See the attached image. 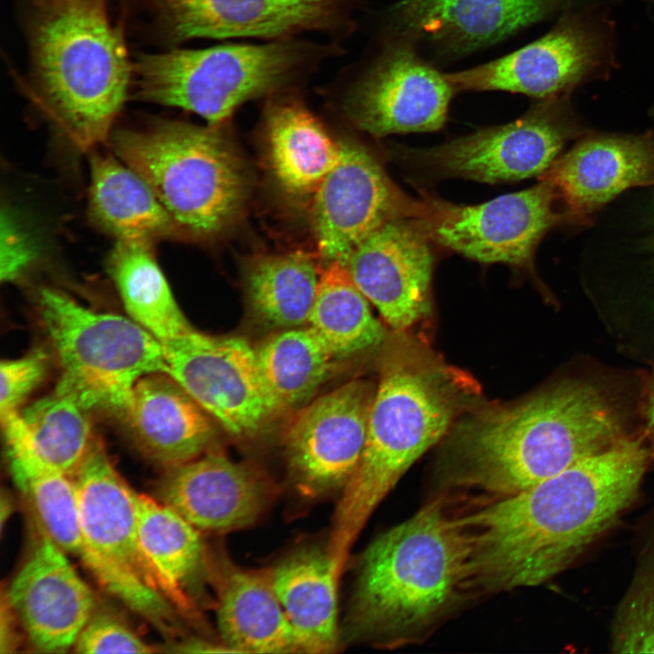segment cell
Here are the masks:
<instances>
[{"mask_svg": "<svg viewBox=\"0 0 654 654\" xmlns=\"http://www.w3.org/2000/svg\"><path fill=\"white\" fill-rule=\"evenodd\" d=\"M650 451L622 437L516 494L459 517L470 545L471 587L540 585L568 568L637 498Z\"/></svg>", "mask_w": 654, "mask_h": 654, "instance_id": "1", "label": "cell"}, {"mask_svg": "<svg viewBox=\"0 0 654 654\" xmlns=\"http://www.w3.org/2000/svg\"><path fill=\"white\" fill-rule=\"evenodd\" d=\"M441 456L452 486L503 498L526 490L623 437L619 413L585 382H565L523 401L455 421Z\"/></svg>", "mask_w": 654, "mask_h": 654, "instance_id": "2", "label": "cell"}, {"mask_svg": "<svg viewBox=\"0 0 654 654\" xmlns=\"http://www.w3.org/2000/svg\"><path fill=\"white\" fill-rule=\"evenodd\" d=\"M478 392L462 371L400 336L382 359L361 461L342 490L327 550L338 567L400 478L445 436Z\"/></svg>", "mask_w": 654, "mask_h": 654, "instance_id": "3", "label": "cell"}, {"mask_svg": "<svg viewBox=\"0 0 654 654\" xmlns=\"http://www.w3.org/2000/svg\"><path fill=\"white\" fill-rule=\"evenodd\" d=\"M470 545L437 499L364 550L346 618L350 640L397 646L414 639L470 586Z\"/></svg>", "mask_w": 654, "mask_h": 654, "instance_id": "4", "label": "cell"}, {"mask_svg": "<svg viewBox=\"0 0 654 654\" xmlns=\"http://www.w3.org/2000/svg\"><path fill=\"white\" fill-rule=\"evenodd\" d=\"M34 95L83 151L106 143L133 66L105 0H39L30 34Z\"/></svg>", "mask_w": 654, "mask_h": 654, "instance_id": "5", "label": "cell"}, {"mask_svg": "<svg viewBox=\"0 0 654 654\" xmlns=\"http://www.w3.org/2000/svg\"><path fill=\"white\" fill-rule=\"evenodd\" d=\"M109 142L118 158L154 193L178 240L211 241L240 218L247 199V173L218 126L158 120L114 131Z\"/></svg>", "mask_w": 654, "mask_h": 654, "instance_id": "6", "label": "cell"}, {"mask_svg": "<svg viewBox=\"0 0 654 654\" xmlns=\"http://www.w3.org/2000/svg\"><path fill=\"white\" fill-rule=\"evenodd\" d=\"M321 53L312 45L281 40L144 54L133 66L134 94L218 126L243 103L296 80Z\"/></svg>", "mask_w": 654, "mask_h": 654, "instance_id": "7", "label": "cell"}, {"mask_svg": "<svg viewBox=\"0 0 654 654\" xmlns=\"http://www.w3.org/2000/svg\"><path fill=\"white\" fill-rule=\"evenodd\" d=\"M38 307L62 370L55 390L86 411L120 414L140 379L168 372L163 344L130 317L93 311L50 288L39 292Z\"/></svg>", "mask_w": 654, "mask_h": 654, "instance_id": "8", "label": "cell"}, {"mask_svg": "<svg viewBox=\"0 0 654 654\" xmlns=\"http://www.w3.org/2000/svg\"><path fill=\"white\" fill-rule=\"evenodd\" d=\"M73 479L84 541L78 558L108 593L138 614L151 613L157 590L166 593L140 542L136 492L97 440Z\"/></svg>", "mask_w": 654, "mask_h": 654, "instance_id": "9", "label": "cell"}, {"mask_svg": "<svg viewBox=\"0 0 654 654\" xmlns=\"http://www.w3.org/2000/svg\"><path fill=\"white\" fill-rule=\"evenodd\" d=\"M557 201L553 185L542 177L528 189L475 205L426 197L416 220L431 240L472 260L529 267L545 233L568 222Z\"/></svg>", "mask_w": 654, "mask_h": 654, "instance_id": "10", "label": "cell"}, {"mask_svg": "<svg viewBox=\"0 0 654 654\" xmlns=\"http://www.w3.org/2000/svg\"><path fill=\"white\" fill-rule=\"evenodd\" d=\"M163 346L168 373L233 437H254L279 414L246 340L193 328Z\"/></svg>", "mask_w": 654, "mask_h": 654, "instance_id": "11", "label": "cell"}, {"mask_svg": "<svg viewBox=\"0 0 654 654\" xmlns=\"http://www.w3.org/2000/svg\"><path fill=\"white\" fill-rule=\"evenodd\" d=\"M317 247L327 264H346L355 248L396 219L418 218L422 201L404 194L362 145L342 141L335 165L312 200Z\"/></svg>", "mask_w": 654, "mask_h": 654, "instance_id": "12", "label": "cell"}, {"mask_svg": "<svg viewBox=\"0 0 654 654\" xmlns=\"http://www.w3.org/2000/svg\"><path fill=\"white\" fill-rule=\"evenodd\" d=\"M579 130L552 99L522 117L444 144L413 151L438 174L496 183L544 174Z\"/></svg>", "mask_w": 654, "mask_h": 654, "instance_id": "13", "label": "cell"}, {"mask_svg": "<svg viewBox=\"0 0 654 654\" xmlns=\"http://www.w3.org/2000/svg\"><path fill=\"white\" fill-rule=\"evenodd\" d=\"M375 388L352 381L297 410L284 436L292 482L305 498L343 490L363 452Z\"/></svg>", "mask_w": 654, "mask_h": 654, "instance_id": "14", "label": "cell"}, {"mask_svg": "<svg viewBox=\"0 0 654 654\" xmlns=\"http://www.w3.org/2000/svg\"><path fill=\"white\" fill-rule=\"evenodd\" d=\"M455 93L445 73L409 43H399L353 84L345 109L359 129L373 136L431 132L444 125Z\"/></svg>", "mask_w": 654, "mask_h": 654, "instance_id": "15", "label": "cell"}, {"mask_svg": "<svg viewBox=\"0 0 654 654\" xmlns=\"http://www.w3.org/2000/svg\"><path fill=\"white\" fill-rule=\"evenodd\" d=\"M430 241L416 219L392 220L362 242L345 264L360 291L398 332L430 312Z\"/></svg>", "mask_w": 654, "mask_h": 654, "instance_id": "16", "label": "cell"}, {"mask_svg": "<svg viewBox=\"0 0 654 654\" xmlns=\"http://www.w3.org/2000/svg\"><path fill=\"white\" fill-rule=\"evenodd\" d=\"M167 35L282 38L349 22L348 0H155Z\"/></svg>", "mask_w": 654, "mask_h": 654, "instance_id": "17", "label": "cell"}, {"mask_svg": "<svg viewBox=\"0 0 654 654\" xmlns=\"http://www.w3.org/2000/svg\"><path fill=\"white\" fill-rule=\"evenodd\" d=\"M5 597L36 650L67 651L94 612V596L66 553L44 532Z\"/></svg>", "mask_w": 654, "mask_h": 654, "instance_id": "18", "label": "cell"}, {"mask_svg": "<svg viewBox=\"0 0 654 654\" xmlns=\"http://www.w3.org/2000/svg\"><path fill=\"white\" fill-rule=\"evenodd\" d=\"M274 494L262 472L217 452L166 469L156 487L157 500L199 530L214 532L252 525Z\"/></svg>", "mask_w": 654, "mask_h": 654, "instance_id": "19", "label": "cell"}, {"mask_svg": "<svg viewBox=\"0 0 654 654\" xmlns=\"http://www.w3.org/2000/svg\"><path fill=\"white\" fill-rule=\"evenodd\" d=\"M596 35L581 23H560L541 38L498 59L448 73L456 92L506 91L552 99L599 63Z\"/></svg>", "mask_w": 654, "mask_h": 654, "instance_id": "20", "label": "cell"}, {"mask_svg": "<svg viewBox=\"0 0 654 654\" xmlns=\"http://www.w3.org/2000/svg\"><path fill=\"white\" fill-rule=\"evenodd\" d=\"M558 0H402L393 22L449 55L491 45L544 18Z\"/></svg>", "mask_w": 654, "mask_h": 654, "instance_id": "21", "label": "cell"}, {"mask_svg": "<svg viewBox=\"0 0 654 654\" xmlns=\"http://www.w3.org/2000/svg\"><path fill=\"white\" fill-rule=\"evenodd\" d=\"M542 177L563 202L568 221L582 220L626 189L654 179V135L589 137Z\"/></svg>", "mask_w": 654, "mask_h": 654, "instance_id": "22", "label": "cell"}, {"mask_svg": "<svg viewBox=\"0 0 654 654\" xmlns=\"http://www.w3.org/2000/svg\"><path fill=\"white\" fill-rule=\"evenodd\" d=\"M119 415L139 452L165 469L204 454L215 435L212 417L168 372L140 379Z\"/></svg>", "mask_w": 654, "mask_h": 654, "instance_id": "23", "label": "cell"}, {"mask_svg": "<svg viewBox=\"0 0 654 654\" xmlns=\"http://www.w3.org/2000/svg\"><path fill=\"white\" fill-rule=\"evenodd\" d=\"M217 626L233 653H302L269 571L223 560L216 572Z\"/></svg>", "mask_w": 654, "mask_h": 654, "instance_id": "24", "label": "cell"}, {"mask_svg": "<svg viewBox=\"0 0 654 654\" xmlns=\"http://www.w3.org/2000/svg\"><path fill=\"white\" fill-rule=\"evenodd\" d=\"M302 653H331L340 642L337 584L327 548H302L269 570Z\"/></svg>", "mask_w": 654, "mask_h": 654, "instance_id": "25", "label": "cell"}, {"mask_svg": "<svg viewBox=\"0 0 654 654\" xmlns=\"http://www.w3.org/2000/svg\"><path fill=\"white\" fill-rule=\"evenodd\" d=\"M266 161L277 187L295 200L311 201L338 161L335 141L304 105L279 100L264 118Z\"/></svg>", "mask_w": 654, "mask_h": 654, "instance_id": "26", "label": "cell"}, {"mask_svg": "<svg viewBox=\"0 0 654 654\" xmlns=\"http://www.w3.org/2000/svg\"><path fill=\"white\" fill-rule=\"evenodd\" d=\"M90 169L88 213L97 227L116 242L153 245L178 240L168 213L133 169L96 152H92Z\"/></svg>", "mask_w": 654, "mask_h": 654, "instance_id": "27", "label": "cell"}, {"mask_svg": "<svg viewBox=\"0 0 654 654\" xmlns=\"http://www.w3.org/2000/svg\"><path fill=\"white\" fill-rule=\"evenodd\" d=\"M10 473L46 534L66 554L79 557L82 537L74 481L32 448L19 413L1 418Z\"/></svg>", "mask_w": 654, "mask_h": 654, "instance_id": "28", "label": "cell"}, {"mask_svg": "<svg viewBox=\"0 0 654 654\" xmlns=\"http://www.w3.org/2000/svg\"><path fill=\"white\" fill-rule=\"evenodd\" d=\"M107 263L129 317L163 345L193 328L157 263L153 245L116 242Z\"/></svg>", "mask_w": 654, "mask_h": 654, "instance_id": "29", "label": "cell"}, {"mask_svg": "<svg viewBox=\"0 0 654 654\" xmlns=\"http://www.w3.org/2000/svg\"><path fill=\"white\" fill-rule=\"evenodd\" d=\"M266 389L278 412L308 403L329 376L336 360L307 325L283 329L255 348Z\"/></svg>", "mask_w": 654, "mask_h": 654, "instance_id": "30", "label": "cell"}, {"mask_svg": "<svg viewBox=\"0 0 654 654\" xmlns=\"http://www.w3.org/2000/svg\"><path fill=\"white\" fill-rule=\"evenodd\" d=\"M307 326L325 342L336 360L375 349L386 339L368 299L339 262L328 263L320 271Z\"/></svg>", "mask_w": 654, "mask_h": 654, "instance_id": "31", "label": "cell"}, {"mask_svg": "<svg viewBox=\"0 0 654 654\" xmlns=\"http://www.w3.org/2000/svg\"><path fill=\"white\" fill-rule=\"evenodd\" d=\"M320 271L309 255L296 252L262 254L248 262L244 283L255 315L280 330L308 323Z\"/></svg>", "mask_w": 654, "mask_h": 654, "instance_id": "32", "label": "cell"}, {"mask_svg": "<svg viewBox=\"0 0 654 654\" xmlns=\"http://www.w3.org/2000/svg\"><path fill=\"white\" fill-rule=\"evenodd\" d=\"M136 514L142 548L163 580L166 596L187 608L184 587L203 563L199 530L159 500L137 492Z\"/></svg>", "mask_w": 654, "mask_h": 654, "instance_id": "33", "label": "cell"}, {"mask_svg": "<svg viewBox=\"0 0 654 654\" xmlns=\"http://www.w3.org/2000/svg\"><path fill=\"white\" fill-rule=\"evenodd\" d=\"M86 411L73 397L54 390L19 412L35 451L72 478L95 441Z\"/></svg>", "mask_w": 654, "mask_h": 654, "instance_id": "34", "label": "cell"}, {"mask_svg": "<svg viewBox=\"0 0 654 654\" xmlns=\"http://www.w3.org/2000/svg\"><path fill=\"white\" fill-rule=\"evenodd\" d=\"M613 625L616 651L654 652V561L639 569Z\"/></svg>", "mask_w": 654, "mask_h": 654, "instance_id": "35", "label": "cell"}, {"mask_svg": "<svg viewBox=\"0 0 654 654\" xmlns=\"http://www.w3.org/2000/svg\"><path fill=\"white\" fill-rule=\"evenodd\" d=\"M78 653H152L158 649L114 616L94 611L74 646Z\"/></svg>", "mask_w": 654, "mask_h": 654, "instance_id": "36", "label": "cell"}, {"mask_svg": "<svg viewBox=\"0 0 654 654\" xmlns=\"http://www.w3.org/2000/svg\"><path fill=\"white\" fill-rule=\"evenodd\" d=\"M48 356L40 349L2 361L0 364V417L20 412V406L41 383L48 370Z\"/></svg>", "mask_w": 654, "mask_h": 654, "instance_id": "37", "label": "cell"}, {"mask_svg": "<svg viewBox=\"0 0 654 654\" xmlns=\"http://www.w3.org/2000/svg\"><path fill=\"white\" fill-rule=\"evenodd\" d=\"M37 256L31 234L9 209L1 214V280L11 282L29 268Z\"/></svg>", "mask_w": 654, "mask_h": 654, "instance_id": "38", "label": "cell"}, {"mask_svg": "<svg viewBox=\"0 0 654 654\" xmlns=\"http://www.w3.org/2000/svg\"><path fill=\"white\" fill-rule=\"evenodd\" d=\"M17 617L3 593L1 601V653L12 652L17 646L18 639L15 621Z\"/></svg>", "mask_w": 654, "mask_h": 654, "instance_id": "39", "label": "cell"}, {"mask_svg": "<svg viewBox=\"0 0 654 654\" xmlns=\"http://www.w3.org/2000/svg\"><path fill=\"white\" fill-rule=\"evenodd\" d=\"M165 651L176 653H218L233 651L224 644L217 645L202 639H185L167 645Z\"/></svg>", "mask_w": 654, "mask_h": 654, "instance_id": "40", "label": "cell"}, {"mask_svg": "<svg viewBox=\"0 0 654 654\" xmlns=\"http://www.w3.org/2000/svg\"><path fill=\"white\" fill-rule=\"evenodd\" d=\"M12 499L8 492L2 491L1 494V530H3L5 522L11 515L13 510Z\"/></svg>", "mask_w": 654, "mask_h": 654, "instance_id": "41", "label": "cell"}, {"mask_svg": "<svg viewBox=\"0 0 654 654\" xmlns=\"http://www.w3.org/2000/svg\"><path fill=\"white\" fill-rule=\"evenodd\" d=\"M643 249L647 254H651L654 257V222L650 233L644 239Z\"/></svg>", "mask_w": 654, "mask_h": 654, "instance_id": "42", "label": "cell"}, {"mask_svg": "<svg viewBox=\"0 0 654 654\" xmlns=\"http://www.w3.org/2000/svg\"><path fill=\"white\" fill-rule=\"evenodd\" d=\"M648 418L650 426L652 427L654 431V393L650 397L649 406H648Z\"/></svg>", "mask_w": 654, "mask_h": 654, "instance_id": "43", "label": "cell"}]
</instances>
